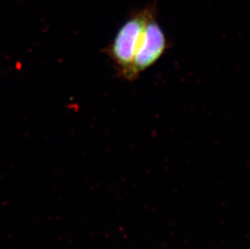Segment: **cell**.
<instances>
[{
	"label": "cell",
	"instance_id": "cell-1",
	"mask_svg": "<svg viewBox=\"0 0 250 249\" xmlns=\"http://www.w3.org/2000/svg\"><path fill=\"white\" fill-rule=\"evenodd\" d=\"M156 12L154 5L135 12L121 26L111 44L107 48V54L122 79L127 80L145 25Z\"/></svg>",
	"mask_w": 250,
	"mask_h": 249
},
{
	"label": "cell",
	"instance_id": "cell-2",
	"mask_svg": "<svg viewBox=\"0 0 250 249\" xmlns=\"http://www.w3.org/2000/svg\"><path fill=\"white\" fill-rule=\"evenodd\" d=\"M169 47L166 33L159 24L156 12L146 22L132 66L128 75V81L137 80L140 74L146 71L163 56Z\"/></svg>",
	"mask_w": 250,
	"mask_h": 249
}]
</instances>
